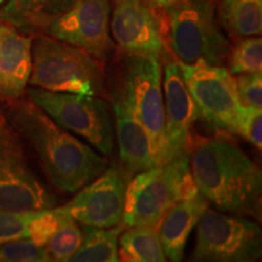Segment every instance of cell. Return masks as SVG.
I'll return each instance as SVG.
<instances>
[{
	"label": "cell",
	"mask_w": 262,
	"mask_h": 262,
	"mask_svg": "<svg viewBox=\"0 0 262 262\" xmlns=\"http://www.w3.org/2000/svg\"><path fill=\"white\" fill-rule=\"evenodd\" d=\"M6 120L37 155L55 187L74 193L107 168V158L58 125L29 98L10 102Z\"/></svg>",
	"instance_id": "1"
},
{
	"label": "cell",
	"mask_w": 262,
	"mask_h": 262,
	"mask_svg": "<svg viewBox=\"0 0 262 262\" xmlns=\"http://www.w3.org/2000/svg\"><path fill=\"white\" fill-rule=\"evenodd\" d=\"M32 35L0 22V100L24 96L32 72Z\"/></svg>",
	"instance_id": "16"
},
{
	"label": "cell",
	"mask_w": 262,
	"mask_h": 262,
	"mask_svg": "<svg viewBox=\"0 0 262 262\" xmlns=\"http://www.w3.org/2000/svg\"><path fill=\"white\" fill-rule=\"evenodd\" d=\"M124 224L110 228H97L84 226L83 241L72 262H118V242L124 231Z\"/></svg>",
	"instance_id": "20"
},
{
	"label": "cell",
	"mask_w": 262,
	"mask_h": 262,
	"mask_svg": "<svg viewBox=\"0 0 262 262\" xmlns=\"http://www.w3.org/2000/svg\"><path fill=\"white\" fill-rule=\"evenodd\" d=\"M178 62L201 118L215 129L234 133L235 116L241 102L233 75L225 66Z\"/></svg>",
	"instance_id": "10"
},
{
	"label": "cell",
	"mask_w": 262,
	"mask_h": 262,
	"mask_svg": "<svg viewBox=\"0 0 262 262\" xmlns=\"http://www.w3.org/2000/svg\"><path fill=\"white\" fill-rule=\"evenodd\" d=\"M120 160L127 178L162 165L159 152L146 127L117 97L111 96Z\"/></svg>",
	"instance_id": "15"
},
{
	"label": "cell",
	"mask_w": 262,
	"mask_h": 262,
	"mask_svg": "<svg viewBox=\"0 0 262 262\" xmlns=\"http://www.w3.org/2000/svg\"><path fill=\"white\" fill-rule=\"evenodd\" d=\"M165 45L186 64L225 66L232 44L216 16L215 0H179L160 11Z\"/></svg>",
	"instance_id": "3"
},
{
	"label": "cell",
	"mask_w": 262,
	"mask_h": 262,
	"mask_svg": "<svg viewBox=\"0 0 262 262\" xmlns=\"http://www.w3.org/2000/svg\"><path fill=\"white\" fill-rule=\"evenodd\" d=\"M189 155L139 172L127 182L123 224L125 227L150 226L158 228L170 209L182 199L198 194Z\"/></svg>",
	"instance_id": "5"
},
{
	"label": "cell",
	"mask_w": 262,
	"mask_h": 262,
	"mask_svg": "<svg viewBox=\"0 0 262 262\" xmlns=\"http://www.w3.org/2000/svg\"><path fill=\"white\" fill-rule=\"evenodd\" d=\"M234 133L239 134L258 150L262 148V112L260 108L241 106L234 122Z\"/></svg>",
	"instance_id": "25"
},
{
	"label": "cell",
	"mask_w": 262,
	"mask_h": 262,
	"mask_svg": "<svg viewBox=\"0 0 262 262\" xmlns=\"http://www.w3.org/2000/svg\"><path fill=\"white\" fill-rule=\"evenodd\" d=\"M206 208H209V202L198 193L176 203L164 216L158 232L164 253L170 261H182L189 234Z\"/></svg>",
	"instance_id": "17"
},
{
	"label": "cell",
	"mask_w": 262,
	"mask_h": 262,
	"mask_svg": "<svg viewBox=\"0 0 262 262\" xmlns=\"http://www.w3.org/2000/svg\"><path fill=\"white\" fill-rule=\"evenodd\" d=\"M25 93L58 125L80 135L103 156L111 155L114 120L106 101L89 95L57 93L34 86Z\"/></svg>",
	"instance_id": "7"
},
{
	"label": "cell",
	"mask_w": 262,
	"mask_h": 262,
	"mask_svg": "<svg viewBox=\"0 0 262 262\" xmlns=\"http://www.w3.org/2000/svg\"><path fill=\"white\" fill-rule=\"evenodd\" d=\"M127 179L123 168L112 164L70 202L55 209L83 226L114 227L123 222Z\"/></svg>",
	"instance_id": "11"
},
{
	"label": "cell",
	"mask_w": 262,
	"mask_h": 262,
	"mask_svg": "<svg viewBox=\"0 0 262 262\" xmlns=\"http://www.w3.org/2000/svg\"><path fill=\"white\" fill-rule=\"evenodd\" d=\"M45 247H39L31 239L24 238L0 244V262H49Z\"/></svg>",
	"instance_id": "24"
},
{
	"label": "cell",
	"mask_w": 262,
	"mask_h": 262,
	"mask_svg": "<svg viewBox=\"0 0 262 262\" xmlns=\"http://www.w3.org/2000/svg\"><path fill=\"white\" fill-rule=\"evenodd\" d=\"M227 70L232 75L262 71V40L260 37L237 38L231 47Z\"/></svg>",
	"instance_id": "22"
},
{
	"label": "cell",
	"mask_w": 262,
	"mask_h": 262,
	"mask_svg": "<svg viewBox=\"0 0 262 262\" xmlns=\"http://www.w3.org/2000/svg\"><path fill=\"white\" fill-rule=\"evenodd\" d=\"M5 2H6V0H0V5H2L3 3H5Z\"/></svg>",
	"instance_id": "30"
},
{
	"label": "cell",
	"mask_w": 262,
	"mask_h": 262,
	"mask_svg": "<svg viewBox=\"0 0 262 262\" xmlns=\"http://www.w3.org/2000/svg\"><path fill=\"white\" fill-rule=\"evenodd\" d=\"M159 62L142 56H125L111 96L117 97L146 127L163 164L171 158L165 131V112Z\"/></svg>",
	"instance_id": "6"
},
{
	"label": "cell",
	"mask_w": 262,
	"mask_h": 262,
	"mask_svg": "<svg viewBox=\"0 0 262 262\" xmlns=\"http://www.w3.org/2000/svg\"><path fill=\"white\" fill-rule=\"evenodd\" d=\"M216 16L232 38L260 37L262 0H215Z\"/></svg>",
	"instance_id": "19"
},
{
	"label": "cell",
	"mask_w": 262,
	"mask_h": 262,
	"mask_svg": "<svg viewBox=\"0 0 262 262\" xmlns=\"http://www.w3.org/2000/svg\"><path fill=\"white\" fill-rule=\"evenodd\" d=\"M110 0H79L42 32L49 37L83 49L100 61L112 57Z\"/></svg>",
	"instance_id": "12"
},
{
	"label": "cell",
	"mask_w": 262,
	"mask_h": 262,
	"mask_svg": "<svg viewBox=\"0 0 262 262\" xmlns=\"http://www.w3.org/2000/svg\"><path fill=\"white\" fill-rule=\"evenodd\" d=\"M150 5L155 8L157 11H166V10L172 8L179 0H147Z\"/></svg>",
	"instance_id": "29"
},
{
	"label": "cell",
	"mask_w": 262,
	"mask_h": 262,
	"mask_svg": "<svg viewBox=\"0 0 262 262\" xmlns=\"http://www.w3.org/2000/svg\"><path fill=\"white\" fill-rule=\"evenodd\" d=\"M110 28L124 56L162 58L166 45L159 12L147 0H113Z\"/></svg>",
	"instance_id": "13"
},
{
	"label": "cell",
	"mask_w": 262,
	"mask_h": 262,
	"mask_svg": "<svg viewBox=\"0 0 262 262\" xmlns=\"http://www.w3.org/2000/svg\"><path fill=\"white\" fill-rule=\"evenodd\" d=\"M102 63L83 49L41 33L32 41L28 84L57 93L96 96L106 83Z\"/></svg>",
	"instance_id": "4"
},
{
	"label": "cell",
	"mask_w": 262,
	"mask_h": 262,
	"mask_svg": "<svg viewBox=\"0 0 262 262\" xmlns=\"http://www.w3.org/2000/svg\"><path fill=\"white\" fill-rule=\"evenodd\" d=\"M119 260L125 262H164L165 253L160 242L158 228L136 226L119 238Z\"/></svg>",
	"instance_id": "21"
},
{
	"label": "cell",
	"mask_w": 262,
	"mask_h": 262,
	"mask_svg": "<svg viewBox=\"0 0 262 262\" xmlns=\"http://www.w3.org/2000/svg\"><path fill=\"white\" fill-rule=\"evenodd\" d=\"M35 212L0 210V244L28 238V226Z\"/></svg>",
	"instance_id": "26"
},
{
	"label": "cell",
	"mask_w": 262,
	"mask_h": 262,
	"mask_svg": "<svg viewBox=\"0 0 262 262\" xmlns=\"http://www.w3.org/2000/svg\"><path fill=\"white\" fill-rule=\"evenodd\" d=\"M195 227L192 261L254 262L261 257V227L243 216L206 208Z\"/></svg>",
	"instance_id": "8"
},
{
	"label": "cell",
	"mask_w": 262,
	"mask_h": 262,
	"mask_svg": "<svg viewBox=\"0 0 262 262\" xmlns=\"http://www.w3.org/2000/svg\"><path fill=\"white\" fill-rule=\"evenodd\" d=\"M189 166L199 193L219 211L260 217L262 172L235 143L192 139Z\"/></svg>",
	"instance_id": "2"
},
{
	"label": "cell",
	"mask_w": 262,
	"mask_h": 262,
	"mask_svg": "<svg viewBox=\"0 0 262 262\" xmlns=\"http://www.w3.org/2000/svg\"><path fill=\"white\" fill-rule=\"evenodd\" d=\"M163 85L166 140L175 159L189 155L192 126L201 118V112L186 86L178 60L166 62Z\"/></svg>",
	"instance_id": "14"
},
{
	"label": "cell",
	"mask_w": 262,
	"mask_h": 262,
	"mask_svg": "<svg viewBox=\"0 0 262 262\" xmlns=\"http://www.w3.org/2000/svg\"><path fill=\"white\" fill-rule=\"evenodd\" d=\"M79 0H9L0 10L5 22L28 35H38Z\"/></svg>",
	"instance_id": "18"
},
{
	"label": "cell",
	"mask_w": 262,
	"mask_h": 262,
	"mask_svg": "<svg viewBox=\"0 0 262 262\" xmlns=\"http://www.w3.org/2000/svg\"><path fill=\"white\" fill-rule=\"evenodd\" d=\"M60 214L55 208L37 211L28 226V239L39 247H45L60 226Z\"/></svg>",
	"instance_id": "27"
},
{
	"label": "cell",
	"mask_w": 262,
	"mask_h": 262,
	"mask_svg": "<svg viewBox=\"0 0 262 262\" xmlns=\"http://www.w3.org/2000/svg\"><path fill=\"white\" fill-rule=\"evenodd\" d=\"M241 106L262 107V73H244L233 75Z\"/></svg>",
	"instance_id": "28"
},
{
	"label": "cell",
	"mask_w": 262,
	"mask_h": 262,
	"mask_svg": "<svg viewBox=\"0 0 262 262\" xmlns=\"http://www.w3.org/2000/svg\"><path fill=\"white\" fill-rule=\"evenodd\" d=\"M58 214L61 217L60 226L56 232L52 234L48 244L45 245V249H47L51 261L66 262L70 261L71 257L79 249L81 241H83V232L78 227L77 222L61 212Z\"/></svg>",
	"instance_id": "23"
},
{
	"label": "cell",
	"mask_w": 262,
	"mask_h": 262,
	"mask_svg": "<svg viewBox=\"0 0 262 262\" xmlns=\"http://www.w3.org/2000/svg\"><path fill=\"white\" fill-rule=\"evenodd\" d=\"M56 203L29 166L21 137L0 114V210L44 211Z\"/></svg>",
	"instance_id": "9"
}]
</instances>
